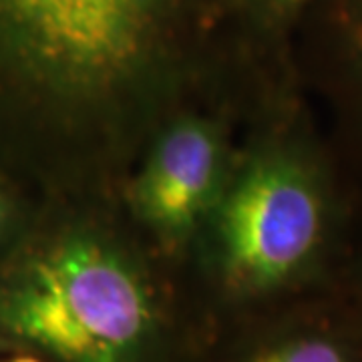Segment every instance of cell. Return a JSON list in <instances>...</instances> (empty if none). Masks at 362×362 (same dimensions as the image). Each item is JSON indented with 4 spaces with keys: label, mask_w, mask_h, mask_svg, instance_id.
I'll list each match as a JSON object with an SVG mask.
<instances>
[{
    "label": "cell",
    "mask_w": 362,
    "mask_h": 362,
    "mask_svg": "<svg viewBox=\"0 0 362 362\" xmlns=\"http://www.w3.org/2000/svg\"><path fill=\"white\" fill-rule=\"evenodd\" d=\"M278 2H282V4H296L300 0H278Z\"/></svg>",
    "instance_id": "cell-8"
},
{
    "label": "cell",
    "mask_w": 362,
    "mask_h": 362,
    "mask_svg": "<svg viewBox=\"0 0 362 362\" xmlns=\"http://www.w3.org/2000/svg\"><path fill=\"white\" fill-rule=\"evenodd\" d=\"M165 0H0V51L40 87L97 97L137 73Z\"/></svg>",
    "instance_id": "cell-2"
},
{
    "label": "cell",
    "mask_w": 362,
    "mask_h": 362,
    "mask_svg": "<svg viewBox=\"0 0 362 362\" xmlns=\"http://www.w3.org/2000/svg\"><path fill=\"white\" fill-rule=\"evenodd\" d=\"M320 230V199L300 169L288 163L254 168L223 211L221 290L235 302L280 292L310 262Z\"/></svg>",
    "instance_id": "cell-3"
},
{
    "label": "cell",
    "mask_w": 362,
    "mask_h": 362,
    "mask_svg": "<svg viewBox=\"0 0 362 362\" xmlns=\"http://www.w3.org/2000/svg\"><path fill=\"white\" fill-rule=\"evenodd\" d=\"M0 218H2V209H0Z\"/></svg>",
    "instance_id": "cell-9"
},
{
    "label": "cell",
    "mask_w": 362,
    "mask_h": 362,
    "mask_svg": "<svg viewBox=\"0 0 362 362\" xmlns=\"http://www.w3.org/2000/svg\"><path fill=\"white\" fill-rule=\"evenodd\" d=\"M238 362H356V356L334 334L290 332L259 342Z\"/></svg>",
    "instance_id": "cell-5"
},
{
    "label": "cell",
    "mask_w": 362,
    "mask_h": 362,
    "mask_svg": "<svg viewBox=\"0 0 362 362\" xmlns=\"http://www.w3.org/2000/svg\"><path fill=\"white\" fill-rule=\"evenodd\" d=\"M218 169V147L199 123H181L157 145L137 185V204L153 226L187 230L206 206Z\"/></svg>",
    "instance_id": "cell-4"
},
{
    "label": "cell",
    "mask_w": 362,
    "mask_h": 362,
    "mask_svg": "<svg viewBox=\"0 0 362 362\" xmlns=\"http://www.w3.org/2000/svg\"><path fill=\"white\" fill-rule=\"evenodd\" d=\"M8 362H45L39 356H35V354H18V356H14L13 361Z\"/></svg>",
    "instance_id": "cell-6"
},
{
    "label": "cell",
    "mask_w": 362,
    "mask_h": 362,
    "mask_svg": "<svg viewBox=\"0 0 362 362\" xmlns=\"http://www.w3.org/2000/svg\"><path fill=\"white\" fill-rule=\"evenodd\" d=\"M0 332L54 362H157L163 314L133 259L69 238L0 282Z\"/></svg>",
    "instance_id": "cell-1"
},
{
    "label": "cell",
    "mask_w": 362,
    "mask_h": 362,
    "mask_svg": "<svg viewBox=\"0 0 362 362\" xmlns=\"http://www.w3.org/2000/svg\"><path fill=\"white\" fill-rule=\"evenodd\" d=\"M6 344H11V342H8V340H6V338H4V334H2V332H0V349H4V346H6Z\"/></svg>",
    "instance_id": "cell-7"
}]
</instances>
